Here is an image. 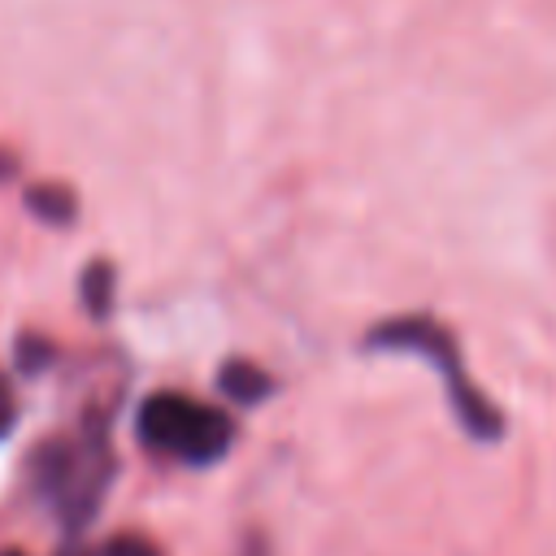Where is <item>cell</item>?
<instances>
[{"instance_id":"cell-1","label":"cell","mask_w":556,"mask_h":556,"mask_svg":"<svg viewBox=\"0 0 556 556\" xmlns=\"http://www.w3.org/2000/svg\"><path fill=\"white\" fill-rule=\"evenodd\" d=\"M139 439L165 456L187 460V465H208L230 447L235 426L226 413H217L200 400L161 391V395H148L139 408Z\"/></svg>"},{"instance_id":"cell-2","label":"cell","mask_w":556,"mask_h":556,"mask_svg":"<svg viewBox=\"0 0 556 556\" xmlns=\"http://www.w3.org/2000/svg\"><path fill=\"white\" fill-rule=\"evenodd\" d=\"M369 348H408V352H426L443 378H447V395H452V408L460 417V426L478 439H495L500 434V413L473 391V382L460 374V361H456V348L447 339L443 326H434L430 317H400V321H387L369 334Z\"/></svg>"},{"instance_id":"cell-3","label":"cell","mask_w":556,"mask_h":556,"mask_svg":"<svg viewBox=\"0 0 556 556\" xmlns=\"http://www.w3.org/2000/svg\"><path fill=\"white\" fill-rule=\"evenodd\" d=\"M39 478L52 495V504L61 508V517L70 526L87 521L96 513V500L109 482V452H104V439L91 434L83 443H52L43 447L39 456Z\"/></svg>"},{"instance_id":"cell-4","label":"cell","mask_w":556,"mask_h":556,"mask_svg":"<svg viewBox=\"0 0 556 556\" xmlns=\"http://www.w3.org/2000/svg\"><path fill=\"white\" fill-rule=\"evenodd\" d=\"M26 208H30L39 222L65 226V222H74L78 200H74V191H70V187H61V182H39V187H30V191H26Z\"/></svg>"},{"instance_id":"cell-5","label":"cell","mask_w":556,"mask_h":556,"mask_svg":"<svg viewBox=\"0 0 556 556\" xmlns=\"http://www.w3.org/2000/svg\"><path fill=\"white\" fill-rule=\"evenodd\" d=\"M222 391L239 404H256L269 395V374L252 361H230V365H222Z\"/></svg>"},{"instance_id":"cell-6","label":"cell","mask_w":556,"mask_h":556,"mask_svg":"<svg viewBox=\"0 0 556 556\" xmlns=\"http://www.w3.org/2000/svg\"><path fill=\"white\" fill-rule=\"evenodd\" d=\"M109 295H113V274H109V265H104V261L87 265V269H83V300H87V308H91L96 317L109 313Z\"/></svg>"},{"instance_id":"cell-7","label":"cell","mask_w":556,"mask_h":556,"mask_svg":"<svg viewBox=\"0 0 556 556\" xmlns=\"http://www.w3.org/2000/svg\"><path fill=\"white\" fill-rule=\"evenodd\" d=\"M104 556H156V547L143 543L139 534H122V539H113V543L104 547Z\"/></svg>"},{"instance_id":"cell-8","label":"cell","mask_w":556,"mask_h":556,"mask_svg":"<svg viewBox=\"0 0 556 556\" xmlns=\"http://www.w3.org/2000/svg\"><path fill=\"white\" fill-rule=\"evenodd\" d=\"M17 352H22V365H26V369H39V365L52 356V348H48L43 339H22V348H17Z\"/></svg>"},{"instance_id":"cell-9","label":"cell","mask_w":556,"mask_h":556,"mask_svg":"<svg viewBox=\"0 0 556 556\" xmlns=\"http://www.w3.org/2000/svg\"><path fill=\"white\" fill-rule=\"evenodd\" d=\"M13 417H17V404H13V391H9V382L0 378V439L13 430Z\"/></svg>"},{"instance_id":"cell-10","label":"cell","mask_w":556,"mask_h":556,"mask_svg":"<svg viewBox=\"0 0 556 556\" xmlns=\"http://www.w3.org/2000/svg\"><path fill=\"white\" fill-rule=\"evenodd\" d=\"M65 556H83V552H65Z\"/></svg>"},{"instance_id":"cell-11","label":"cell","mask_w":556,"mask_h":556,"mask_svg":"<svg viewBox=\"0 0 556 556\" xmlns=\"http://www.w3.org/2000/svg\"><path fill=\"white\" fill-rule=\"evenodd\" d=\"M9 556H17V552H9Z\"/></svg>"}]
</instances>
